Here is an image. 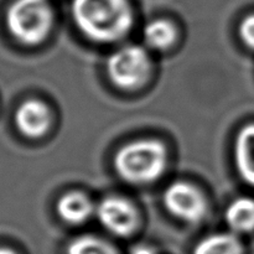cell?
<instances>
[{"label": "cell", "mask_w": 254, "mask_h": 254, "mask_svg": "<svg viewBox=\"0 0 254 254\" xmlns=\"http://www.w3.org/2000/svg\"><path fill=\"white\" fill-rule=\"evenodd\" d=\"M72 17L84 36L99 44L122 40L134 22L129 0H72Z\"/></svg>", "instance_id": "cell-1"}, {"label": "cell", "mask_w": 254, "mask_h": 254, "mask_svg": "<svg viewBox=\"0 0 254 254\" xmlns=\"http://www.w3.org/2000/svg\"><path fill=\"white\" fill-rule=\"evenodd\" d=\"M166 160L168 153L163 143L144 139L122 146L114 156V169L127 183L145 185L163 175Z\"/></svg>", "instance_id": "cell-2"}, {"label": "cell", "mask_w": 254, "mask_h": 254, "mask_svg": "<svg viewBox=\"0 0 254 254\" xmlns=\"http://www.w3.org/2000/svg\"><path fill=\"white\" fill-rule=\"evenodd\" d=\"M54 10L49 0H14L6 11V26L16 41L36 46L54 26Z\"/></svg>", "instance_id": "cell-3"}, {"label": "cell", "mask_w": 254, "mask_h": 254, "mask_svg": "<svg viewBox=\"0 0 254 254\" xmlns=\"http://www.w3.org/2000/svg\"><path fill=\"white\" fill-rule=\"evenodd\" d=\"M107 71L111 81L119 88H138L148 79L150 59L143 47L128 45L109 56Z\"/></svg>", "instance_id": "cell-4"}, {"label": "cell", "mask_w": 254, "mask_h": 254, "mask_svg": "<svg viewBox=\"0 0 254 254\" xmlns=\"http://www.w3.org/2000/svg\"><path fill=\"white\" fill-rule=\"evenodd\" d=\"M164 206L179 220L197 223L207 212V202L197 188L189 183L176 181L164 192Z\"/></svg>", "instance_id": "cell-5"}, {"label": "cell", "mask_w": 254, "mask_h": 254, "mask_svg": "<svg viewBox=\"0 0 254 254\" xmlns=\"http://www.w3.org/2000/svg\"><path fill=\"white\" fill-rule=\"evenodd\" d=\"M97 217L107 231L118 237H128L139 225V215L131 202L123 197H106L97 206Z\"/></svg>", "instance_id": "cell-6"}, {"label": "cell", "mask_w": 254, "mask_h": 254, "mask_svg": "<svg viewBox=\"0 0 254 254\" xmlns=\"http://www.w3.org/2000/svg\"><path fill=\"white\" fill-rule=\"evenodd\" d=\"M15 124L22 135L27 138L35 139L45 135L51 126L49 107L37 99H27L16 109Z\"/></svg>", "instance_id": "cell-7"}, {"label": "cell", "mask_w": 254, "mask_h": 254, "mask_svg": "<svg viewBox=\"0 0 254 254\" xmlns=\"http://www.w3.org/2000/svg\"><path fill=\"white\" fill-rule=\"evenodd\" d=\"M235 161L241 178L254 188V123L245 126L237 134Z\"/></svg>", "instance_id": "cell-8"}, {"label": "cell", "mask_w": 254, "mask_h": 254, "mask_svg": "<svg viewBox=\"0 0 254 254\" xmlns=\"http://www.w3.org/2000/svg\"><path fill=\"white\" fill-rule=\"evenodd\" d=\"M93 211L92 201L82 192H68L57 202L60 217L68 225H82L91 217Z\"/></svg>", "instance_id": "cell-9"}, {"label": "cell", "mask_w": 254, "mask_h": 254, "mask_svg": "<svg viewBox=\"0 0 254 254\" xmlns=\"http://www.w3.org/2000/svg\"><path fill=\"white\" fill-rule=\"evenodd\" d=\"M226 222L235 233H247L254 230V200L240 197L226 210Z\"/></svg>", "instance_id": "cell-10"}, {"label": "cell", "mask_w": 254, "mask_h": 254, "mask_svg": "<svg viewBox=\"0 0 254 254\" xmlns=\"http://www.w3.org/2000/svg\"><path fill=\"white\" fill-rule=\"evenodd\" d=\"M193 254H243V247L236 235L216 233L198 242Z\"/></svg>", "instance_id": "cell-11"}, {"label": "cell", "mask_w": 254, "mask_h": 254, "mask_svg": "<svg viewBox=\"0 0 254 254\" xmlns=\"http://www.w3.org/2000/svg\"><path fill=\"white\" fill-rule=\"evenodd\" d=\"M144 40L154 50L169 49L176 40V29L173 22L164 19L150 21L144 29Z\"/></svg>", "instance_id": "cell-12"}, {"label": "cell", "mask_w": 254, "mask_h": 254, "mask_svg": "<svg viewBox=\"0 0 254 254\" xmlns=\"http://www.w3.org/2000/svg\"><path fill=\"white\" fill-rule=\"evenodd\" d=\"M67 254H117L106 241L93 236H82L69 243Z\"/></svg>", "instance_id": "cell-13"}, {"label": "cell", "mask_w": 254, "mask_h": 254, "mask_svg": "<svg viewBox=\"0 0 254 254\" xmlns=\"http://www.w3.org/2000/svg\"><path fill=\"white\" fill-rule=\"evenodd\" d=\"M240 36L246 46L254 50V14L248 15L240 25Z\"/></svg>", "instance_id": "cell-14"}, {"label": "cell", "mask_w": 254, "mask_h": 254, "mask_svg": "<svg viewBox=\"0 0 254 254\" xmlns=\"http://www.w3.org/2000/svg\"><path fill=\"white\" fill-rule=\"evenodd\" d=\"M131 254H155L154 251L149 247H144V246H139V247L134 248V251H131Z\"/></svg>", "instance_id": "cell-15"}, {"label": "cell", "mask_w": 254, "mask_h": 254, "mask_svg": "<svg viewBox=\"0 0 254 254\" xmlns=\"http://www.w3.org/2000/svg\"><path fill=\"white\" fill-rule=\"evenodd\" d=\"M0 254H16L10 248H4V247H0Z\"/></svg>", "instance_id": "cell-16"}]
</instances>
